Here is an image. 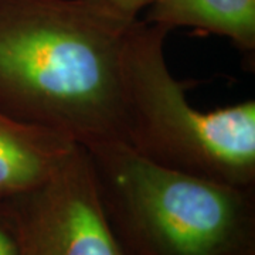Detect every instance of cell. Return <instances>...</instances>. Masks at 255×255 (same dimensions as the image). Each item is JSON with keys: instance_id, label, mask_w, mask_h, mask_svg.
Here are the masks:
<instances>
[{"instance_id": "1", "label": "cell", "mask_w": 255, "mask_h": 255, "mask_svg": "<svg viewBox=\"0 0 255 255\" xmlns=\"http://www.w3.org/2000/svg\"><path fill=\"white\" fill-rule=\"evenodd\" d=\"M130 23L87 0H0V110L84 147L125 142L121 61Z\"/></svg>"}, {"instance_id": "2", "label": "cell", "mask_w": 255, "mask_h": 255, "mask_svg": "<svg viewBox=\"0 0 255 255\" xmlns=\"http://www.w3.org/2000/svg\"><path fill=\"white\" fill-rule=\"evenodd\" d=\"M84 149L105 216L130 255H255V187L167 169L119 140Z\"/></svg>"}, {"instance_id": "3", "label": "cell", "mask_w": 255, "mask_h": 255, "mask_svg": "<svg viewBox=\"0 0 255 255\" xmlns=\"http://www.w3.org/2000/svg\"><path fill=\"white\" fill-rule=\"evenodd\" d=\"M170 30L136 18L121 61L125 143L152 163L237 187H255V102L196 110L170 73Z\"/></svg>"}, {"instance_id": "4", "label": "cell", "mask_w": 255, "mask_h": 255, "mask_svg": "<svg viewBox=\"0 0 255 255\" xmlns=\"http://www.w3.org/2000/svg\"><path fill=\"white\" fill-rule=\"evenodd\" d=\"M4 203L16 255H130L105 216L81 145L43 184Z\"/></svg>"}, {"instance_id": "5", "label": "cell", "mask_w": 255, "mask_h": 255, "mask_svg": "<svg viewBox=\"0 0 255 255\" xmlns=\"http://www.w3.org/2000/svg\"><path fill=\"white\" fill-rule=\"evenodd\" d=\"M77 146L60 130L21 121L0 110V200L43 184Z\"/></svg>"}, {"instance_id": "6", "label": "cell", "mask_w": 255, "mask_h": 255, "mask_svg": "<svg viewBox=\"0 0 255 255\" xmlns=\"http://www.w3.org/2000/svg\"><path fill=\"white\" fill-rule=\"evenodd\" d=\"M143 20L167 30L187 27L226 37L254 63L255 0H155Z\"/></svg>"}, {"instance_id": "7", "label": "cell", "mask_w": 255, "mask_h": 255, "mask_svg": "<svg viewBox=\"0 0 255 255\" xmlns=\"http://www.w3.org/2000/svg\"><path fill=\"white\" fill-rule=\"evenodd\" d=\"M107 16L125 23L139 18V13L147 9L155 0H87Z\"/></svg>"}, {"instance_id": "8", "label": "cell", "mask_w": 255, "mask_h": 255, "mask_svg": "<svg viewBox=\"0 0 255 255\" xmlns=\"http://www.w3.org/2000/svg\"><path fill=\"white\" fill-rule=\"evenodd\" d=\"M17 254V243L9 210L4 200H0V255Z\"/></svg>"}]
</instances>
